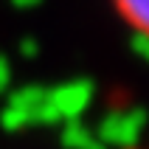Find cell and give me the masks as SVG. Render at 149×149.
<instances>
[{
	"instance_id": "1",
	"label": "cell",
	"mask_w": 149,
	"mask_h": 149,
	"mask_svg": "<svg viewBox=\"0 0 149 149\" xmlns=\"http://www.w3.org/2000/svg\"><path fill=\"white\" fill-rule=\"evenodd\" d=\"M113 8L135 34L149 37V0H113Z\"/></svg>"
}]
</instances>
